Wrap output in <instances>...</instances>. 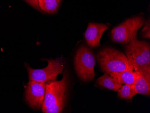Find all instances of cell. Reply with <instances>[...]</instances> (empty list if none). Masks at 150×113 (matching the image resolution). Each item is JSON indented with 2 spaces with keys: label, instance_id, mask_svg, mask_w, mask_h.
Here are the masks:
<instances>
[{
  "label": "cell",
  "instance_id": "cell-7",
  "mask_svg": "<svg viewBox=\"0 0 150 113\" xmlns=\"http://www.w3.org/2000/svg\"><path fill=\"white\" fill-rule=\"evenodd\" d=\"M46 83L29 80L26 89V101L34 109L42 107L45 96Z\"/></svg>",
  "mask_w": 150,
  "mask_h": 113
},
{
  "label": "cell",
  "instance_id": "cell-13",
  "mask_svg": "<svg viewBox=\"0 0 150 113\" xmlns=\"http://www.w3.org/2000/svg\"><path fill=\"white\" fill-rule=\"evenodd\" d=\"M118 96L120 98L130 99L137 94L134 85L125 84L117 91Z\"/></svg>",
  "mask_w": 150,
  "mask_h": 113
},
{
  "label": "cell",
  "instance_id": "cell-2",
  "mask_svg": "<svg viewBox=\"0 0 150 113\" xmlns=\"http://www.w3.org/2000/svg\"><path fill=\"white\" fill-rule=\"evenodd\" d=\"M101 70L109 75L113 72L134 71V67L125 54L111 48L101 50L97 55Z\"/></svg>",
  "mask_w": 150,
  "mask_h": 113
},
{
  "label": "cell",
  "instance_id": "cell-11",
  "mask_svg": "<svg viewBox=\"0 0 150 113\" xmlns=\"http://www.w3.org/2000/svg\"><path fill=\"white\" fill-rule=\"evenodd\" d=\"M98 84L105 88L117 92L122 85L111 76L104 74L97 79Z\"/></svg>",
  "mask_w": 150,
  "mask_h": 113
},
{
  "label": "cell",
  "instance_id": "cell-8",
  "mask_svg": "<svg viewBox=\"0 0 150 113\" xmlns=\"http://www.w3.org/2000/svg\"><path fill=\"white\" fill-rule=\"evenodd\" d=\"M108 26L102 23H89L85 33L86 41L92 48L100 45V39L103 33L108 28Z\"/></svg>",
  "mask_w": 150,
  "mask_h": 113
},
{
  "label": "cell",
  "instance_id": "cell-12",
  "mask_svg": "<svg viewBox=\"0 0 150 113\" xmlns=\"http://www.w3.org/2000/svg\"><path fill=\"white\" fill-rule=\"evenodd\" d=\"M61 0H38L40 9L49 14L57 11Z\"/></svg>",
  "mask_w": 150,
  "mask_h": 113
},
{
  "label": "cell",
  "instance_id": "cell-5",
  "mask_svg": "<svg viewBox=\"0 0 150 113\" xmlns=\"http://www.w3.org/2000/svg\"><path fill=\"white\" fill-rule=\"evenodd\" d=\"M95 55L93 52L85 45L78 49L75 57L76 74L84 81H91L94 79Z\"/></svg>",
  "mask_w": 150,
  "mask_h": 113
},
{
  "label": "cell",
  "instance_id": "cell-1",
  "mask_svg": "<svg viewBox=\"0 0 150 113\" xmlns=\"http://www.w3.org/2000/svg\"><path fill=\"white\" fill-rule=\"evenodd\" d=\"M67 77L64 73L62 80L46 82L45 96L42 105L45 113H59L65 104L67 90Z\"/></svg>",
  "mask_w": 150,
  "mask_h": 113
},
{
  "label": "cell",
  "instance_id": "cell-15",
  "mask_svg": "<svg viewBox=\"0 0 150 113\" xmlns=\"http://www.w3.org/2000/svg\"><path fill=\"white\" fill-rule=\"evenodd\" d=\"M24 1L36 9L38 10H40L39 7L38 0H24Z\"/></svg>",
  "mask_w": 150,
  "mask_h": 113
},
{
  "label": "cell",
  "instance_id": "cell-14",
  "mask_svg": "<svg viewBox=\"0 0 150 113\" xmlns=\"http://www.w3.org/2000/svg\"><path fill=\"white\" fill-rule=\"evenodd\" d=\"M142 33L143 38H150V21H147L144 23V26L142 31Z\"/></svg>",
  "mask_w": 150,
  "mask_h": 113
},
{
  "label": "cell",
  "instance_id": "cell-10",
  "mask_svg": "<svg viewBox=\"0 0 150 113\" xmlns=\"http://www.w3.org/2000/svg\"><path fill=\"white\" fill-rule=\"evenodd\" d=\"M109 75L115 78L122 85H134L137 77V72L134 70H127L119 72H113Z\"/></svg>",
  "mask_w": 150,
  "mask_h": 113
},
{
  "label": "cell",
  "instance_id": "cell-6",
  "mask_svg": "<svg viewBox=\"0 0 150 113\" xmlns=\"http://www.w3.org/2000/svg\"><path fill=\"white\" fill-rule=\"evenodd\" d=\"M48 65L42 69H33L27 66L29 80L40 82H48L55 80L59 74L63 72L64 61L62 58L47 60Z\"/></svg>",
  "mask_w": 150,
  "mask_h": 113
},
{
  "label": "cell",
  "instance_id": "cell-3",
  "mask_svg": "<svg viewBox=\"0 0 150 113\" xmlns=\"http://www.w3.org/2000/svg\"><path fill=\"white\" fill-rule=\"evenodd\" d=\"M125 52L133 66L134 71L150 70V45L149 43L135 39L126 44Z\"/></svg>",
  "mask_w": 150,
  "mask_h": 113
},
{
  "label": "cell",
  "instance_id": "cell-9",
  "mask_svg": "<svg viewBox=\"0 0 150 113\" xmlns=\"http://www.w3.org/2000/svg\"><path fill=\"white\" fill-rule=\"evenodd\" d=\"M136 72L137 78L134 84L136 92L142 95L149 96L150 94V70Z\"/></svg>",
  "mask_w": 150,
  "mask_h": 113
},
{
  "label": "cell",
  "instance_id": "cell-4",
  "mask_svg": "<svg viewBox=\"0 0 150 113\" xmlns=\"http://www.w3.org/2000/svg\"><path fill=\"white\" fill-rule=\"evenodd\" d=\"M144 19L141 16L129 18L114 28L111 31V38L113 42L126 45L137 39V32L143 26Z\"/></svg>",
  "mask_w": 150,
  "mask_h": 113
}]
</instances>
